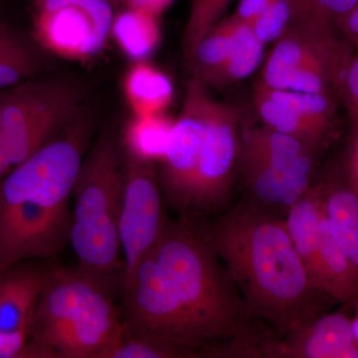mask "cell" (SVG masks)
<instances>
[{"label": "cell", "mask_w": 358, "mask_h": 358, "mask_svg": "<svg viewBox=\"0 0 358 358\" xmlns=\"http://www.w3.org/2000/svg\"><path fill=\"white\" fill-rule=\"evenodd\" d=\"M333 98L331 94L274 90L259 83L254 96L265 127L294 136L315 152L333 129Z\"/></svg>", "instance_id": "10"}, {"label": "cell", "mask_w": 358, "mask_h": 358, "mask_svg": "<svg viewBox=\"0 0 358 358\" xmlns=\"http://www.w3.org/2000/svg\"><path fill=\"white\" fill-rule=\"evenodd\" d=\"M173 1L174 0H122L121 4L124 8L143 11L159 17Z\"/></svg>", "instance_id": "30"}, {"label": "cell", "mask_w": 358, "mask_h": 358, "mask_svg": "<svg viewBox=\"0 0 358 358\" xmlns=\"http://www.w3.org/2000/svg\"><path fill=\"white\" fill-rule=\"evenodd\" d=\"M227 64L220 84L240 81L255 72L262 62L264 46L248 23L235 20Z\"/></svg>", "instance_id": "22"}, {"label": "cell", "mask_w": 358, "mask_h": 358, "mask_svg": "<svg viewBox=\"0 0 358 358\" xmlns=\"http://www.w3.org/2000/svg\"><path fill=\"white\" fill-rule=\"evenodd\" d=\"M48 54L33 34L0 18V91L43 73Z\"/></svg>", "instance_id": "15"}, {"label": "cell", "mask_w": 358, "mask_h": 358, "mask_svg": "<svg viewBox=\"0 0 358 358\" xmlns=\"http://www.w3.org/2000/svg\"><path fill=\"white\" fill-rule=\"evenodd\" d=\"M317 185L331 235L358 268V178L346 164Z\"/></svg>", "instance_id": "14"}, {"label": "cell", "mask_w": 358, "mask_h": 358, "mask_svg": "<svg viewBox=\"0 0 358 358\" xmlns=\"http://www.w3.org/2000/svg\"><path fill=\"white\" fill-rule=\"evenodd\" d=\"M334 28L292 23L275 41L260 83L267 88L303 93H338L352 51Z\"/></svg>", "instance_id": "7"}, {"label": "cell", "mask_w": 358, "mask_h": 358, "mask_svg": "<svg viewBox=\"0 0 358 358\" xmlns=\"http://www.w3.org/2000/svg\"><path fill=\"white\" fill-rule=\"evenodd\" d=\"M235 21L232 16L219 21L195 45L187 55L194 78L202 83L220 84L229 58Z\"/></svg>", "instance_id": "20"}, {"label": "cell", "mask_w": 358, "mask_h": 358, "mask_svg": "<svg viewBox=\"0 0 358 358\" xmlns=\"http://www.w3.org/2000/svg\"><path fill=\"white\" fill-rule=\"evenodd\" d=\"M293 23V13L288 0H275L251 23L252 29L263 44L275 42Z\"/></svg>", "instance_id": "26"}, {"label": "cell", "mask_w": 358, "mask_h": 358, "mask_svg": "<svg viewBox=\"0 0 358 358\" xmlns=\"http://www.w3.org/2000/svg\"><path fill=\"white\" fill-rule=\"evenodd\" d=\"M38 76L3 90L4 145L13 169L64 128L86 100V87L76 80Z\"/></svg>", "instance_id": "6"}, {"label": "cell", "mask_w": 358, "mask_h": 358, "mask_svg": "<svg viewBox=\"0 0 358 358\" xmlns=\"http://www.w3.org/2000/svg\"><path fill=\"white\" fill-rule=\"evenodd\" d=\"M109 1L115 6V8L117 9V10L122 6V0H109Z\"/></svg>", "instance_id": "34"}, {"label": "cell", "mask_w": 358, "mask_h": 358, "mask_svg": "<svg viewBox=\"0 0 358 358\" xmlns=\"http://www.w3.org/2000/svg\"><path fill=\"white\" fill-rule=\"evenodd\" d=\"M29 336L0 333V358H35Z\"/></svg>", "instance_id": "28"}, {"label": "cell", "mask_w": 358, "mask_h": 358, "mask_svg": "<svg viewBox=\"0 0 358 358\" xmlns=\"http://www.w3.org/2000/svg\"><path fill=\"white\" fill-rule=\"evenodd\" d=\"M260 357L358 358L350 317L343 312L320 313L285 336L263 333Z\"/></svg>", "instance_id": "11"}, {"label": "cell", "mask_w": 358, "mask_h": 358, "mask_svg": "<svg viewBox=\"0 0 358 358\" xmlns=\"http://www.w3.org/2000/svg\"><path fill=\"white\" fill-rule=\"evenodd\" d=\"M50 265L27 261L0 273V333L30 338Z\"/></svg>", "instance_id": "13"}, {"label": "cell", "mask_w": 358, "mask_h": 358, "mask_svg": "<svg viewBox=\"0 0 358 358\" xmlns=\"http://www.w3.org/2000/svg\"><path fill=\"white\" fill-rule=\"evenodd\" d=\"M124 336L197 357H260L263 333L215 250L193 218L167 223L122 296Z\"/></svg>", "instance_id": "1"}, {"label": "cell", "mask_w": 358, "mask_h": 358, "mask_svg": "<svg viewBox=\"0 0 358 358\" xmlns=\"http://www.w3.org/2000/svg\"><path fill=\"white\" fill-rule=\"evenodd\" d=\"M322 220V199L319 185L317 183L310 185L307 192L289 207L285 218L294 248L315 288Z\"/></svg>", "instance_id": "17"}, {"label": "cell", "mask_w": 358, "mask_h": 358, "mask_svg": "<svg viewBox=\"0 0 358 358\" xmlns=\"http://www.w3.org/2000/svg\"><path fill=\"white\" fill-rule=\"evenodd\" d=\"M86 152L84 136L66 129L0 180V273L64 252L70 200Z\"/></svg>", "instance_id": "3"}, {"label": "cell", "mask_w": 358, "mask_h": 358, "mask_svg": "<svg viewBox=\"0 0 358 358\" xmlns=\"http://www.w3.org/2000/svg\"><path fill=\"white\" fill-rule=\"evenodd\" d=\"M357 352H358V345H357Z\"/></svg>", "instance_id": "36"}, {"label": "cell", "mask_w": 358, "mask_h": 358, "mask_svg": "<svg viewBox=\"0 0 358 358\" xmlns=\"http://www.w3.org/2000/svg\"><path fill=\"white\" fill-rule=\"evenodd\" d=\"M348 164L358 178V131H355V143H353L352 155Z\"/></svg>", "instance_id": "32"}, {"label": "cell", "mask_w": 358, "mask_h": 358, "mask_svg": "<svg viewBox=\"0 0 358 358\" xmlns=\"http://www.w3.org/2000/svg\"><path fill=\"white\" fill-rule=\"evenodd\" d=\"M197 357L194 352L178 346L150 339L124 336L122 343L108 353L106 358H185Z\"/></svg>", "instance_id": "25"}, {"label": "cell", "mask_w": 358, "mask_h": 358, "mask_svg": "<svg viewBox=\"0 0 358 358\" xmlns=\"http://www.w3.org/2000/svg\"><path fill=\"white\" fill-rule=\"evenodd\" d=\"M293 23L324 26L338 29L345 14L357 0H288Z\"/></svg>", "instance_id": "23"}, {"label": "cell", "mask_w": 358, "mask_h": 358, "mask_svg": "<svg viewBox=\"0 0 358 358\" xmlns=\"http://www.w3.org/2000/svg\"><path fill=\"white\" fill-rule=\"evenodd\" d=\"M174 121L166 114L134 115L122 131V147L145 159L162 160Z\"/></svg>", "instance_id": "21"}, {"label": "cell", "mask_w": 358, "mask_h": 358, "mask_svg": "<svg viewBox=\"0 0 358 358\" xmlns=\"http://www.w3.org/2000/svg\"><path fill=\"white\" fill-rule=\"evenodd\" d=\"M124 185L119 234L124 262V286L141 259L166 229L164 194L155 162L122 147Z\"/></svg>", "instance_id": "9"}, {"label": "cell", "mask_w": 358, "mask_h": 358, "mask_svg": "<svg viewBox=\"0 0 358 358\" xmlns=\"http://www.w3.org/2000/svg\"><path fill=\"white\" fill-rule=\"evenodd\" d=\"M339 28L345 33L346 36L358 49V0L355 6L345 14L339 24Z\"/></svg>", "instance_id": "31"}, {"label": "cell", "mask_w": 358, "mask_h": 358, "mask_svg": "<svg viewBox=\"0 0 358 358\" xmlns=\"http://www.w3.org/2000/svg\"><path fill=\"white\" fill-rule=\"evenodd\" d=\"M115 13L109 0H38L33 36L49 54L91 60L105 49Z\"/></svg>", "instance_id": "8"}, {"label": "cell", "mask_w": 358, "mask_h": 358, "mask_svg": "<svg viewBox=\"0 0 358 358\" xmlns=\"http://www.w3.org/2000/svg\"><path fill=\"white\" fill-rule=\"evenodd\" d=\"M350 324H352V331L353 338H355V343L358 345V313H355V317L350 319Z\"/></svg>", "instance_id": "33"}, {"label": "cell", "mask_w": 358, "mask_h": 358, "mask_svg": "<svg viewBox=\"0 0 358 358\" xmlns=\"http://www.w3.org/2000/svg\"><path fill=\"white\" fill-rule=\"evenodd\" d=\"M315 288L334 301L350 306L358 299V268L334 239L322 211Z\"/></svg>", "instance_id": "16"}, {"label": "cell", "mask_w": 358, "mask_h": 358, "mask_svg": "<svg viewBox=\"0 0 358 358\" xmlns=\"http://www.w3.org/2000/svg\"><path fill=\"white\" fill-rule=\"evenodd\" d=\"M350 307L353 308V310H355V313H358V299L357 301H353L352 305H350Z\"/></svg>", "instance_id": "35"}, {"label": "cell", "mask_w": 358, "mask_h": 358, "mask_svg": "<svg viewBox=\"0 0 358 358\" xmlns=\"http://www.w3.org/2000/svg\"><path fill=\"white\" fill-rule=\"evenodd\" d=\"M122 90L134 115L166 114L174 94L169 77L147 60L134 62L129 68Z\"/></svg>", "instance_id": "18"}, {"label": "cell", "mask_w": 358, "mask_h": 358, "mask_svg": "<svg viewBox=\"0 0 358 358\" xmlns=\"http://www.w3.org/2000/svg\"><path fill=\"white\" fill-rule=\"evenodd\" d=\"M315 155L291 162H243L245 185L251 201L270 210H288L312 185Z\"/></svg>", "instance_id": "12"}, {"label": "cell", "mask_w": 358, "mask_h": 358, "mask_svg": "<svg viewBox=\"0 0 358 358\" xmlns=\"http://www.w3.org/2000/svg\"><path fill=\"white\" fill-rule=\"evenodd\" d=\"M157 18L124 7L115 14L110 36L127 57L134 62L145 61L157 50L160 42Z\"/></svg>", "instance_id": "19"}, {"label": "cell", "mask_w": 358, "mask_h": 358, "mask_svg": "<svg viewBox=\"0 0 358 358\" xmlns=\"http://www.w3.org/2000/svg\"><path fill=\"white\" fill-rule=\"evenodd\" d=\"M240 154L237 110L214 101L206 85L193 78L162 159L164 199L187 217L221 208L229 199Z\"/></svg>", "instance_id": "4"}, {"label": "cell", "mask_w": 358, "mask_h": 358, "mask_svg": "<svg viewBox=\"0 0 358 358\" xmlns=\"http://www.w3.org/2000/svg\"><path fill=\"white\" fill-rule=\"evenodd\" d=\"M231 0H192V7L183 31L186 55L200 39L219 22Z\"/></svg>", "instance_id": "24"}, {"label": "cell", "mask_w": 358, "mask_h": 358, "mask_svg": "<svg viewBox=\"0 0 358 358\" xmlns=\"http://www.w3.org/2000/svg\"><path fill=\"white\" fill-rule=\"evenodd\" d=\"M124 185L121 140L101 131L85 155L73 188L70 246L77 267L122 296L124 262L119 221Z\"/></svg>", "instance_id": "5"}, {"label": "cell", "mask_w": 358, "mask_h": 358, "mask_svg": "<svg viewBox=\"0 0 358 358\" xmlns=\"http://www.w3.org/2000/svg\"><path fill=\"white\" fill-rule=\"evenodd\" d=\"M255 320L285 336L327 310L331 299L313 286L285 219L252 201L200 224Z\"/></svg>", "instance_id": "2"}, {"label": "cell", "mask_w": 358, "mask_h": 358, "mask_svg": "<svg viewBox=\"0 0 358 358\" xmlns=\"http://www.w3.org/2000/svg\"><path fill=\"white\" fill-rule=\"evenodd\" d=\"M338 93L343 96L355 131H358V49L352 53L339 80Z\"/></svg>", "instance_id": "27"}, {"label": "cell", "mask_w": 358, "mask_h": 358, "mask_svg": "<svg viewBox=\"0 0 358 358\" xmlns=\"http://www.w3.org/2000/svg\"><path fill=\"white\" fill-rule=\"evenodd\" d=\"M274 1L275 0H240L232 17L250 24Z\"/></svg>", "instance_id": "29"}]
</instances>
